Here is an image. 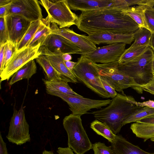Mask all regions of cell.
Returning a JSON list of instances; mask_svg holds the SVG:
<instances>
[{"label":"cell","mask_w":154,"mask_h":154,"mask_svg":"<svg viewBox=\"0 0 154 154\" xmlns=\"http://www.w3.org/2000/svg\"><path fill=\"white\" fill-rule=\"evenodd\" d=\"M40 46L51 52L60 51L63 54H79L80 48L63 37L55 34L48 35L41 43Z\"/></svg>","instance_id":"16"},{"label":"cell","mask_w":154,"mask_h":154,"mask_svg":"<svg viewBox=\"0 0 154 154\" xmlns=\"http://www.w3.org/2000/svg\"><path fill=\"white\" fill-rule=\"evenodd\" d=\"M154 114V108L144 107L138 109L126 117L122 122V126L138 121Z\"/></svg>","instance_id":"28"},{"label":"cell","mask_w":154,"mask_h":154,"mask_svg":"<svg viewBox=\"0 0 154 154\" xmlns=\"http://www.w3.org/2000/svg\"><path fill=\"white\" fill-rule=\"evenodd\" d=\"M149 46H142L131 47L125 49L121 56L119 61V63H122L130 61L142 54Z\"/></svg>","instance_id":"29"},{"label":"cell","mask_w":154,"mask_h":154,"mask_svg":"<svg viewBox=\"0 0 154 154\" xmlns=\"http://www.w3.org/2000/svg\"><path fill=\"white\" fill-rule=\"evenodd\" d=\"M41 20L31 22V25L24 36L17 46V51L26 48L31 41L39 27Z\"/></svg>","instance_id":"30"},{"label":"cell","mask_w":154,"mask_h":154,"mask_svg":"<svg viewBox=\"0 0 154 154\" xmlns=\"http://www.w3.org/2000/svg\"><path fill=\"white\" fill-rule=\"evenodd\" d=\"M36 62L42 67L45 72L47 80L53 81L61 79L60 75L52 65L47 57L39 55L35 59Z\"/></svg>","instance_id":"25"},{"label":"cell","mask_w":154,"mask_h":154,"mask_svg":"<svg viewBox=\"0 0 154 154\" xmlns=\"http://www.w3.org/2000/svg\"><path fill=\"white\" fill-rule=\"evenodd\" d=\"M8 29L4 18H0V45L9 42Z\"/></svg>","instance_id":"34"},{"label":"cell","mask_w":154,"mask_h":154,"mask_svg":"<svg viewBox=\"0 0 154 154\" xmlns=\"http://www.w3.org/2000/svg\"><path fill=\"white\" fill-rule=\"evenodd\" d=\"M149 47L154 51V33H152L151 38Z\"/></svg>","instance_id":"45"},{"label":"cell","mask_w":154,"mask_h":154,"mask_svg":"<svg viewBox=\"0 0 154 154\" xmlns=\"http://www.w3.org/2000/svg\"><path fill=\"white\" fill-rule=\"evenodd\" d=\"M80 31L88 35L100 32L127 34L134 33L138 25L121 10L106 9L82 12L76 24Z\"/></svg>","instance_id":"1"},{"label":"cell","mask_w":154,"mask_h":154,"mask_svg":"<svg viewBox=\"0 0 154 154\" xmlns=\"http://www.w3.org/2000/svg\"><path fill=\"white\" fill-rule=\"evenodd\" d=\"M42 81L45 86L46 92L48 94L58 92L66 94L81 96L74 91L66 81L61 79L49 81L44 79H43Z\"/></svg>","instance_id":"20"},{"label":"cell","mask_w":154,"mask_h":154,"mask_svg":"<svg viewBox=\"0 0 154 154\" xmlns=\"http://www.w3.org/2000/svg\"><path fill=\"white\" fill-rule=\"evenodd\" d=\"M68 136V147L76 154H84L92 149V144L83 126L81 116L71 114L63 119Z\"/></svg>","instance_id":"5"},{"label":"cell","mask_w":154,"mask_h":154,"mask_svg":"<svg viewBox=\"0 0 154 154\" xmlns=\"http://www.w3.org/2000/svg\"><path fill=\"white\" fill-rule=\"evenodd\" d=\"M153 9H154V7L153 8Z\"/></svg>","instance_id":"50"},{"label":"cell","mask_w":154,"mask_h":154,"mask_svg":"<svg viewBox=\"0 0 154 154\" xmlns=\"http://www.w3.org/2000/svg\"><path fill=\"white\" fill-rule=\"evenodd\" d=\"M153 154H154V153H153Z\"/></svg>","instance_id":"51"},{"label":"cell","mask_w":154,"mask_h":154,"mask_svg":"<svg viewBox=\"0 0 154 154\" xmlns=\"http://www.w3.org/2000/svg\"><path fill=\"white\" fill-rule=\"evenodd\" d=\"M39 2L48 13L45 18L48 21L56 24L60 29L76 25L79 16L71 11L68 0H40Z\"/></svg>","instance_id":"6"},{"label":"cell","mask_w":154,"mask_h":154,"mask_svg":"<svg viewBox=\"0 0 154 154\" xmlns=\"http://www.w3.org/2000/svg\"><path fill=\"white\" fill-rule=\"evenodd\" d=\"M72 72L77 80L99 96L110 98L102 83L96 63L81 55Z\"/></svg>","instance_id":"4"},{"label":"cell","mask_w":154,"mask_h":154,"mask_svg":"<svg viewBox=\"0 0 154 154\" xmlns=\"http://www.w3.org/2000/svg\"><path fill=\"white\" fill-rule=\"evenodd\" d=\"M50 95L61 98L66 102L72 114L81 116L88 113L92 109H100L102 107L108 105L112 100H98L85 98L82 96H77L56 92Z\"/></svg>","instance_id":"9"},{"label":"cell","mask_w":154,"mask_h":154,"mask_svg":"<svg viewBox=\"0 0 154 154\" xmlns=\"http://www.w3.org/2000/svg\"><path fill=\"white\" fill-rule=\"evenodd\" d=\"M71 10L82 12L116 9L114 0H68Z\"/></svg>","instance_id":"18"},{"label":"cell","mask_w":154,"mask_h":154,"mask_svg":"<svg viewBox=\"0 0 154 154\" xmlns=\"http://www.w3.org/2000/svg\"><path fill=\"white\" fill-rule=\"evenodd\" d=\"M90 128L97 134L105 138L111 143L114 141L116 135L106 125L97 119L91 123Z\"/></svg>","instance_id":"27"},{"label":"cell","mask_w":154,"mask_h":154,"mask_svg":"<svg viewBox=\"0 0 154 154\" xmlns=\"http://www.w3.org/2000/svg\"><path fill=\"white\" fill-rule=\"evenodd\" d=\"M29 128L23 107L22 106L18 110L14 109L6 136L8 141L17 145L30 142L31 137Z\"/></svg>","instance_id":"8"},{"label":"cell","mask_w":154,"mask_h":154,"mask_svg":"<svg viewBox=\"0 0 154 154\" xmlns=\"http://www.w3.org/2000/svg\"><path fill=\"white\" fill-rule=\"evenodd\" d=\"M62 58L64 61H71L72 59V56L70 54H63L62 56Z\"/></svg>","instance_id":"44"},{"label":"cell","mask_w":154,"mask_h":154,"mask_svg":"<svg viewBox=\"0 0 154 154\" xmlns=\"http://www.w3.org/2000/svg\"><path fill=\"white\" fill-rule=\"evenodd\" d=\"M5 44L0 45V67L2 65L4 57V52Z\"/></svg>","instance_id":"42"},{"label":"cell","mask_w":154,"mask_h":154,"mask_svg":"<svg viewBox=\"0 0 154 154\" xmlns=\"http://www.w3.org/2000/svg\"><path fill=\"white\" fill-rule=\"evenodd\" d=\"M57 152L58 154H74L72 150L69 147L58 148Z\"/></svg>","instance_id":"41"},{"label":"cell","mask_w":154,"mask_h":154,"mask_svg":"<svg viewBox=\"0 0 154 154\" xmlns=\"http://www.w3.org/2000/svg\"><path fill=\"white\" fill-rule=\"evenodd\" d=\"M11 3L0 6V18H4L8 15Z\"/></svg>","instance_id":"37"},{"label":"cell","mask_w":154,"mask_h":154,"mask_svg":"<svg viewBox=\"0 0 154 154\" xmlns=\"http://www.w3.org/2000/svg\"><path fill=\"white\" fill-rule=\"evenodd\" d=\"M152 33L148 29L139 27L133 33L134 42L130 46L135 47L142 46H149Z\"/></svg>","instance_id":"26"},{"label":"cell","mask_w":154,"mask_h":154,"mask_svg":"<svg viewBox=\"0 0 154 154\" xmlns=\"http://www.w3.org/2000/svg\"><path fill=\"white\" fill-rule=\"evenodd\" d=\"M0 154H8L6 143L4 141L2 134H0Z\"/></svg>","instance_id":"39"},{"label":"cell","mask_w":154,"mask_h":154,"mask_svg":"<svg viewBox=\"0 0 154 154\" xmlns=\"http://www.w3.org/2000/svg\"><path fill=\"white\" fill-rule=\"evenodd\" d=\"M131 96L117 94L107 106L91 113L97 120L106 125L116 135L122 127V122L136 109L137 106Z\"/></svg>","instance_id":"2"},{"label":"cell","mask_w":154,"mask_h":154,"mask_svg":"<svg viewBox=\"0 0 154 154\" xmlns=\"http://www.w3.org/2000/svg\"><path fill=\"white\" fill-rule=\"evenodd\" d=\"M64 62L67 67L72 71L73 68L76 63V62L71 61H64Z\"/></svg>","instance_id":"43"},{"label":"cell","mask_w":154,"mask_h":154,"mask_svg":"<svg viewBox=\"0 0 154 154\" xmlns=\"http://www.w3.org/2000/svg\"><path fill=\"white\" fill-rule=\"evenodd\" d=\"M37 0H12L8 15H18L31 22L42 19L41 8Z\"/></svg>","instance_id":"12"},{"label":"cell","mask_w":154,"mask_h":154,"mask_svg":"<svg viewBox=\"0 0 154 154\" xmlns=\"http://www.w3.org/2000/svg\"><path fill=\"white\" fill-rule=\"evenodd\" d=\"M136 122L147 124H154V114L139 120Z\"/></svg>","instance_id":"38"},{"label":"cell","mask_w":154,"mask_h":154,"mask_svg":"<svg viewBox=\"0 0 154 154\" xmlns=\"http://www.w3.org/2000/svg\"><path fill=\"white\" fill-rule=\"evenodd\" d=\"M100 79L103 87L110 97L112 98L115 97L118 94L115 89L104 79L101 76Z\"/></svg>","instance_id":"36"},{"label":"cell","mask_w":154,"mask_h":154,"mask_svg":"<svg viewBox=\"0 0 154 154\" xmlns=\"http://www.w3.org/2000/svg\"><path fill=\"white\" fill-rule=\"evenodd\" d=\"M136 105L140 107H148L154 108V101L149 100L143 102H137L136 101Z\"/></svg>","instance_id":"40"},{"label":"cell","mask_w":154,"mask_h":154,"mask_svg":"<svg viewBox=\"0 0 154 154\" xmlns=\"http://www.w3.org/2000/svg\"><path fill=\"white\" fill-rule=\"evenodd\" d=\"M5 18L9 41L17 46L25 34L31 22L17 15L9 14Z\"/></svg>","instance_id":"15"},{"label":"cell","mask_w":154,"mask_h":154,"mask_svg":"<svg viewBox=\"0 0 154 154\" xmlns=\"http://www.w3.org/2000/svg\"><path fill=\"white\" fill-rule=\"evenodd\" d=\"M39 44L34 46L26 47L17 51L6 67L0 73L1 81H8L12 76L23 66L29 61L36 59L38 56L40 46Z\"/></svg>","instance_id":"10"},{"label":"cell","mask_w":154,"mask_h":154,"mask_svg":"<svg viewBox=\"0 0 154 154\" xmlns=\"http://www.w3.org/2000/svg\"><path fill=\"white\" fill-rule=\"evenodd\" d=\"M42 154H55L52 151H48L46 150H44L42 152Z\"/></svg>","instance_id":"47"},{"label":"cell","mask_w":154,"mask_h":154,"mask_svg":"<svg viewBox=\"0 0 154 154\" xmlns=\"http://www.w3.org/2000/svg\"><path fill=\"white\" fill-rule=\"evenodd\" d=\"M111 146L115 154H153L140 148L120 135H116Z\"/></svg>","instance_id":"19"},{"label":"cell","mask_w":154,"mask_h":154,"mask_svg":"<svg viewBox=\"0 0 154 154\" xmlns=\"http://www.w3.org/2000/svg\"><path fill=\"white\" fill-rule=\"evenodd\" d=\"M154 51L149 47L142 54L128 62L119 63L118 69L132 78L139 86L149 82L153 77L152 64Z\"/></svg>","instance_id":"3"},{"label":"cell","mask_w":154,"mask_h":154,"mask_svg":"<svg viewBox=\"0 0 154 154\" xmlns=\"http://www.w3.org/2000/svg\"><path fill=\"white\" fill-rule=\"evenodd\" d=\"M37 66L34 60L28 62L12 76L9 82L11 86L22 79H29L36 72Z\"/></svg>","instance_id":"22"},{"label":"cell","mask_w":154,"mask_h":154,"mask_svg":"<svg viewBox=\"0 0 154 154\" xmlns=\"http://www.w3.org/2000/svg\"><path fill=\"white\" fill-rule=\"evenodd\" d=\"M152 73L154 74V54L153 56L152 61Z\"/></svg>","instance_id":"48"},{"label":"cell","mask_w":154,"mask_h":154,"mask_svg":"<svg viewBox=\"0 0 154 154\" xmlns=\"http://www.w3.org/2000/svg\"><path fill=\"white\" fill-rule=\"evenodd\" d=\"M126 45L122 43L110 44L81 55L96 63L105 64L117 62L125 50Z\"/></svg>","instance_id":"11"},{"label":"cell","mask_w":154,"mask_h":154,"mask_svg":"<svg viewBox=\"0 0 154 154\" xmlns=\"http://www.w3.org/2000/svg\"><path fill=\"white\" fill-rule=\"evenodd\" d=\"M133 33L100 32L89 34L88 37L95 45L101 43L110 45L119 43L130 44L134 40Z\"/></svg>","instance_id":"17"},{"label":"cell","mask_w":154,"mask_h":154,"mask_svg":"<svg viewBox=\"0 0 154 154\" xmlns=\"http://www.w3.org/2000/svg\"><path fill=\"white\" fill-rule=\"evenodd\" d=\"M135 90L138 91L143 90L154 95V74L152 79L146 84L136 88Z\"/></svg>","instance_id":"35"},{"label":"cell","mask_w":154,"mask_h":154,"mask_svg":"<svg viewBox=\"0 0 154 154\" xmlns=\"http://www.w3.org/2000/svg\"><path fill=\"white\" fill-rule=\"evenodd\" d=\"M150 140L154 142V138H151Z\"/></svg>","instance_id":"49"},{"label":"cell","mask_w":154,"mask_h":154,"mask_svg":"<svg viewBox=\"0 0 154 154\" xmlns=\"http://www.w3.org/2000/svg\"><path fill=\"white\" fill-rule=\"evenodd\" d=\"M130 128L137 137L143 139L144 142L154 138V124L136 122L131 125Z\"/></svg>","instance_id":"23"},{"label":"cell","mask_w":154,"mask_h":154,"mask_svg":"<svg viewBox=\"0 0 154 154\" xmlns=\"http://www.w3.org/2000/svg\"><path fill=\"white\" fill-rule=\"evenodd\" d=\"M118 61L96 65L100 76L104 79L116 91L122 92L123 90L131 87L135 89L139 86L134 79L120 71L118 69Z\"/></svg>","instance_id":"7"},{"label":"cell","mask_w":154,"mask_h":154,"mask_svg":"<svg viewBox=\"0 0 154 154\" xmlns=\"http://www.w3.org/2000/svg\"><path fill=\"white\" fill-rule=\"evenodd\" d=\"M63 54L60 51L51 52L46 48L40 46L38 54L45 56L53 67L59 74L61 80L68 82L76 83L78 82L72 71L66 66L62 56Z\"/></svg>","instance_id":"14"},{"label":"cell","mask_w":154,"mask_h":154,"mask_svg":"<svg viewBox=\"0 0 154 154\" xmlns=\"http://www.w3.org/2000/svg\"><path fill=\"white\" fill-rule=\"evenodd\" d=\"M149 7H152L147 5H140L130 7L122 10V11L133 20L139 27H144L148 29L145 19L144 12Z\"/></svg>","instance_id":"21"},{"label":"cell","mask_w":154,"mask_h":154,"mask_svg":"<svg viewBox=\"0 0 154 154\" xmlns=\"http://www.w3.org/2000/svg\"><path fill=\"white\" fill-rule=\"evenodd\" d=\"M146 22L148 29L154 33V10L153 8L149 7L144 12Z\"/></svg>","instance_id":"33"},{"label":"cell","mask_w":154,"mask_h":154,"mask_svg":"<svg viewBox=\"0 0 154 154\" xmlns=\"http://www.w3.org/2000/svg\"><path fill=\"white\" fill-rule=\"evenodd\" d=\"M50 24L45 19H42L38 29L26 47H32L41 44L47 36L51 33Z\"/></svg>","instance_id":"24"},{"label":"cell","mask_w":154,"mask_h":154,"mask_svg":"<svg viewBox=\"0 0 154 154\" xmlns=\"http://www.w3.org/2000/svg\"><path fill=\"white\" fill-rule=\"evenodd\" d=\"M50 27L51 33L63 37L78 47L81 51L79 54L89 53L97 48L88 36L77 34L68 28L60 29L54 23H50Z\"/></svg>","instance_id":"13"},{"label":"cell","mask_w":154,"mask_h":154,"mask_svg":"<svg viewBox=\"0 0 154 154\" xmlns=\"http://www.w3.org/2000/svg\"><path fill=\"white\" fill-rule=\"evenodd\" d=\"M12 0H0V6L10 3Z\"/></svg>","instance_id":"46"},{"label":"cell","mask_w":154,"mask_h":154,"mask_svg":"<svg viewBox=\"0 0 154 154\" xmlns=\"http://www.w3.org/2000/svg\"><path fill=\"white\" fill-rule=\"evenodd\" d=\"M92 149L94 154H115L111 146H107L100 142L92 144Z\"/></svg>","instance_id":"32"},{"label":"cell","mask_w":154,"mask_h":154,"mask_svg":"<svg viewBox=\"0 0 154 154\" xmlns=\"http://www.w3.org/2000/svg\"><path fill=\"white\" fill-rule=\"evenodd\" d=\"M17 51V46L9 41L6 43L3 61L0 67V73L6 67L15 53Z\"/></svg>","instance_id":"31"}]
</instances>
